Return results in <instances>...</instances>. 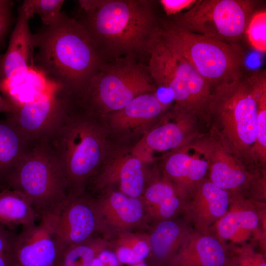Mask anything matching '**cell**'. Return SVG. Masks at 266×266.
I'll list each match as a JSON object with an SVG mask.
<instances>
[{
  "label": "cell",
  "instance_id": "6da1fadb",
  "mask_svg": "<svg viewBox=\"0 0 266 266\" xmlns=\"http://www.w3.org/2000/svg\"><path fill=\"white\" fill-rule=\"evenodd\" d=\"M61 101L60 112L40 139L58 162L70 197L86 192L115 146L102 118Z\"/></svg>",
  "mask_w": 266,
  "mask_h": 266
},
{
  "label": "cell",
  "instance_id": "7a4b0ae2",
  "mask_svg": "<svg viewBox=\"0 0 266 266\" xmlns=\"http://www.w3.org/2000/svg\"><path fill=\"white\" fill-rule=\"evenodd\" d=\"M84 26L105 61L123 57L148 61L159 29L154 1L150 0H80Z\"/></svg>",
  "mask_w": 266,
  "mask_h": 266
},
{
  "label": "cell",
  "instance_id": "3957f363",
  "mask_svg": "<svg viewBox=\"0 0 266 266\" xmlns=\"http://www.w3.org/2000/svg\"><path fill=\"white\" fill-rule=\"evenodd\" d=\"M34 63L67 98L78 97L105 61L84 26L62 12L58 20L33 35Z\"/></svg>",
  "mask_w": 266,
  "mask_h": 266
},
{
  "label": "cell",
  "instance_id": "277c9868",
  "mask_svg": "<svg viewBox=\"0 0 266 266\" xmlns=\"http://www.w3.org/2000/svg\"><path fill=\"white\" fill-rule=\"evenodd\" d=\"M257 106L250 74L212 91L208 129L214 133L235 156L257 169L253 153L256 138Z\"/></svg>",
  "mask_w": 266,
  "mask_h": 266
},
{
  "label": "cell",
  "instance_id": "5b68a950",
  "mask_svg": "<svg viewBox=\"0 0 266 266\" xmlns=\"http://www.w3.org/2000/svg\"><path fill=\"white\" fill-rule=\"evenodd\" d=\"M147 66L157 88L169 92L173 105L208 125L212 90L194 67L160 33L148 51Z\"/></svg>",
  "mask_w": 266,
  "mask_h": 266
},
{
  "label": "cell",
  "instance_id": "8992f818",
  "mask_svg": "<svg viewBox=\"0 0 266 266\" xmlns=\"http://www.w3.org/2000/svg\"><path fill=\"white\" fill-rule=\"evenodd\" d=\"M147 65L133 57L105 61L73 103L101 118L117 111L137 96L155 93Z\"/></svg>",
  "mask_w": 266,
  "mask_h": 266
},
{
  "label": "cell",
  "instance_id": "52a82bcc",
  "mask_svg": "<svg viewBox=\"0 0 266 266\" xmlns=\"http://www.w3.org/2000/svg\"><path fill=\"white\" fill-rule=\"evenodd\" d=\"M159 32L178 50L210 87L233 83L245 74V53L238 43L197 34L160 18Z\"/></svg>",
  "mask_w": 266,
  "mask_h": 266
},
{
  "label": "cell",
  "instance_id": "ba28073f",
  "mask_svg": "<svg viewBox=\"0 0 266 266\" xmlns=\"http://www.w3.org/2000/svg\"><path fill=\"white\" fill-rule=\"evenodd\" d=\"M23 194L40 218L58 214L69 199L60 166L46 143H33L5 182Z\"/></svg>",
  "mask_w": 266,
  "mask_h": 266
},
{
  "label": "cell",
  "instance_id": "9c48e42d",
  "mask_svg": "<svg viewBox=\"0 0 266 266\" xmlns=\"http://www.w3.org/2000/svg\"><path fill=\"white\" fill-rule=\"evenodd\" d=\"M256 3L253 0H200L186 12L168 19L190 32L238 43L245 36Z\"/></svg>",
  "mask_w": 266,
  "mask_h": 266
},
{
  "label": "cell",
  "instance_id": "30bf717a",
  "mask_svg": "<svg viewBox=\"0 0 266 266\" xmlns=\"http://www.w3.org/2000/svg\"><path fill=\"white\" fill-rule=\"evenodd\" d=\"M192 143L208 162L207 178L211 182L231 197L255 198L266 169H256L246 165L208 129Z\"/></svg>",
  "mask_w": 266,
  "mask_h": 266
},
{
  "label": "cell",
  "instance_id": "8fae6325",
  "mask_svg": "<svg viewBox=\"0 0 266 266\" xmlns=\"http://www.w3.org/2000/svg\"><path fill=\"white\" fill-rule=\"evenodd\" d=\"M203 127L207 128L199 118L173 104L132 150L151 164L155 154L165 155L199 138L206 132Z\"/></svg>",
  "mask_w": 266,
  "mask_h": 266
},
{
  "label": "cell",
  "instance_id": "7c38bea8",
  "mask_svg": "<svg viewBox=\"0 0 266 266\" xmlns=\"http://www.w3.org/2000/svg\"><path fill=\"white\" fill-rule=\"evenodd\" d=\"M266 203L231 197L227 212L209 233L225 247L254 243L266 252Z\"/></svg>",
  "mask_w": 266,
  "mask_h": 266
},
{
  "label": "cell",
  "instance_id": "4fadbf2b",
  "mask_svg": "<svg viewBox=\"0 0 266 266\" xmlns=\"http://www.w3.org/2000/svg\"><path fill=\"white\" fill-rule=\"evenodd\" d=\"M132 147L115 146L87 188L93 192L115 189L132 197H141L151 170Z\"/></svg>",
  "mask_w": 266,
  "mask_h": 266
},
{
  "label": "cell",
  "instance_id": "5bb4252c",
  "mask_svg": "<svg viewBox=\"0 0 266 266\" xmlns=\"http://www.w3.org/2000/svg\"><path fill=\"white\" fill-rule=\"evenodd\" d=\"M57 241L63 251L67 247L96 236H108L95 205L86 193L70 197L59 213L55 227Z\"/></svg>",
  "mask_w": 266,
  "mask_h": 266
},
{
  "label": "cell",
  "instance_id": "9a60e30c",
  "mask_svg": "<svg viewBox=\"0 0 266 266\" xmlns=\"http://www.w3.org/2000/svg\"><path fill=\"white\" fill-rule=\"evenodd\" d=\"M58 214L41 216L17 234L13 266H57L63 251L55 227Z\"/></svg>",
  "mask_w": 266,
  "mask_h": 266
},
{
  "label": "cell",
  "instance_id": "2e32d148",
  "mask_svg": "<svg viewBox=\"0 0 266 266\" xmlns=\"http://www.w3.org/2000/svg\"><path fill=\"white\" fill-rule=\"evenodd\" d=\"M171 106L161 101L155 93H144L103 119L112 136L124 141L138 140Z\"/></svg>",
  "mask_w": 266,
  "mask_h": 266
},
{
  "label": "cell",
  "instance_id": "e0dca14e",
  "mask_svg": "<svg viewBox=\"0 0 266 266\" xmlns=\"http://www.w3.org/2000/svg\"><path fill=\"white\" fill-rule=\"evenodd\" d=\"M100 193L94 201L108 236L132 231L149 220L141 197H130L115 189Z\"/></svg>",
  "mask_w": 266,
  "mask_h": 266
},
{
  "label": "cell",
  "instance_id": "ac0fdd59",
  "mask_svg": "<svg viewBox=\"0 0 266 266\" xmlns=\"http://www.w3.org/2000/svg\"><path fill=\"white\" fill-rule=\"evenodd\" d=\"M231 199L229 193L206 177L186 197L181 215L194 230L208 233L227 212Z\"/></svg>",
  "mask_w": 266,
  "mask_h": 266
},
{
  "label": "cell",
  "instance_id": "d6986e66",
  "mask_svg": "<svg viewBox=\"0 0 266 266\" xmlns=\"http://www.w3.org/2000/svg\"><path fill=\"white\" fill-rule=\"evenodd\" d=\"M208 168L207 159L191 142L164 155L159 170L186 198L207 177Z\"/></svg>",
  "mask_w": 266,
  "mask_h": 266
},
{
  "label": "cell",
  "instance_id": "ffe728a7",
  "mask_svg": "<svg viewBox=\"0 0 266 266\" xmlns=\"http://www.w3.org/2000/svg\"><path fill=\"white\" fill-rule=\"evenodd\" d=\"M62 107L56 87L44 90L33 99L16 106L14 113L8 114L28 141L38 140L54 121Z\"/></svg>",
  "mask_w": 266,
  "mask_h": 266
},
{
  "label": "cell",
  "instance_id": "44dd1931",
  "mask_svg": "<svg viewBox=\"0 0 266 266\" xmlns=\"http://www.w3.org/2000/svg\"><path fill=\"white\" fill-rule=\"evenodd\" d=\"M28 21L20 7L7 50L0 62V83L16 82L33 66L34 48Z\"/></svg>",
  "mask_w": 266,
  "mask_h": 266
},
{
  "label": "cell",
  "instance_id": "7402d4cb",
  "mask_svg": "<svg viewBox=\"0 0 266 266\" xmlns=\"http://www.w3.org/2000/svg\"><path fill=\"white\" fill-rule=\"evenodd\" d=\"M149 219L154 222L181 215L186 198L160 170H151L141 197Z\"/></svg>",
  "mask_w": 266,
  "mask_h": 266
},
{
  "label": "cell",
  "instance_id": "603a6c76",
  "mask_svg": "<svg viewBox=\"0 0 266 266\" xmlns=\"http://www.w3.org/2000/svg\"><path fill=\"white\" fill-rule=\"evenodd\" d=\"M178 216L154 222L148 233L150 253L145 261L150 266H168L176 252L193 230L187 220L181 215L180 218Z\"/></svg>",
  "mask_w": 266,
  "mask_h": 266
},
{
  "label": "cell",
  "instance_id": "cb8c5ba5",
  "mask_svg": "<svg viewBox=\"0 0 266 266\" xmlns=\"http://www.w3.org/2000/svg\"><path fill=\"white\" fill-rule=\"evenodd\" d=\"M226 248L210 233L193 229L168 266H225Z\"/></svg>",
  "mask_w": 266,
  "mask_h": 266
},
{
  "label": "cell",
  "instance_id": "d4e9b609",
  "mask_svg": "<svg viewBox=\"0 0 266 266\" xmlns=\"http://www.w3.org/2000/svg\"><path fill=\"white\" fill-rule=\"evenodd\" d=\"M32 144L11 119L0 120V183L2 185L5 187L8 177Z\"/></svg>",
  "mask_w": 266,
  "mask_h": 266
},
{
  "label": "cell",
  "instance_id": "484cf974",
  "mask_svg": "<svg viewBox=\"0 0 266 266\" xmlns=\"http://www.w3.org/2000/svg\"><path fill=\"white\" fill-rule=\"evenodd\" d=\"M40 219L28 199L17 191L5 188L0 191V225L14 230Z\"/></svg>",
  "mask_w": 266,
  "mask_h": 266
},
{
  "label": "cell",
  "instance_id": "4316f807",
  "mask_svg": "<svg viewBox=\"0 0 266 266\" xmlns=\"http://www.w3.org/2000/svg\"><path fill=\"white\" fill-rule=\"evenodd\" d=\"M257 106L256 138L253 158L255 166L266 169V71L250 73Z\"/></svg>",
  "mask_w": 266,
  "mask_h": 266
},
{
  "label": "cell",
  "instance_id": "83f0119b",
  "mask_svg": "<svg viewBox=\"0 0 266 266\" xmlns=\"http://www.w3.org/2000/svg\"><path fill=\"white\" fill-rule=\"evenodd\" d=\"M109 249L122 265L129 266L145 261L150 253L148 233L126 231L113 234Z\"/></svg>",
  "mask_w": 266,
  "mask_h": 266
},
{
  "label": "cell",
  "instance_id": "f1b7e54d",
  "mask_svg": "<svg viewBox=\"0 0 266 266\" xmlns=\"http://www.w3.org/2000/svg\"><path fill=\"white\" fill-rule=\"evenodd\" d=\"M109 246V238L97 236L70 245L62 252L57 266H91L96 256Z\"/></svg>",
  "mask_w": 266,
  "mask_h": 266
},
{
  "label": "cell",
  "instance_id": "f546056e",
  "mask_svg": "<svg viewBox=\"0 0 266 266\" xmlns=\"http://www.w3.org/2000/svg\"><path fill=\"white\" fill-rule=\"evenodd\" d=\"M254 243L226 247L225 266H266V253Z\"/></svg>",
  "mask_w": 266,
  "mask_h": 266
},
{
  "label": "cell",
  "instance_id": "4dcf8cb0",
  "mask_svg": "<svg viewBox=\"0 0 266 266\" xmlns=\"http://www.w3.org/2000/svg\"><path fill=\"white\" fill-rule=\"evenodd\" d=\"M64 2L63 0H25L20 7L29 20L37 14L48 26L59 18Z\"/></svg>",
  "mask_w": 266,
  "mask_h": 266
},
{
  "label": "cell",
  "instance_id": "1f68e13d",
  "mask_svg": "<svg viewBox=\"0 0 266 266\" xmlns=\"http://www.w3.org/2000/svg\"><path fill=\"white\" fill-rule=\"evenodd\" d=\"M245 36L256 51H266V10L255 11L247 25Z\"/></svg>",
  "mask_w": 266,
  "mask_h": 266
},
{
  "label": "cell",
  "instance_id": "d6a6232c",
  "mask_svg": "<svg viewBox=\"0 0 266 266\" xmlns=\"http://www.w3.org/2000/svg\"><path fill=\"white\" fill-rule=\"evenodd\" d=\"M17 234L0 225V266H13Z\"/></svg>",
  "mask_w": 266,
  "mask_h": 266
},
{
  "label": "cell",
  "instance_id": "836d02e7",
  "mask_svg": "<svg viewBox=\"0 0 266 266\" xmlns=\"http://www.w3.org/2000/svg\"><path fill=\"white\" fill-rule=\"evenodd\" d=\"M196 0H160L161 6L167 16H173L180 14L181 11L189 9L196 2Z\"/></svg>",
  "mask_w": 266,
  "mask_h": 266
},
{
  "label": "cell",
  "instance_id": "e575fe53",
  "mask_svg": "<svg viewBox=\"0 0 266 266\" xmlns=\"http://www.w3.org/2000/svg\"><path fill=\"white\" fill-rule=\"evenodd\" d=\"M12 6L11 1L0 0V41L4 37L10 26Z\"/></svg>",
  "mask_w": 266,
  "mask_h": 266
},
{
  "label": "cell",
  "instance_id": "d590c367",
  "mask_svg": "<svg viewBox=\"0 0 266 266\" xmlns=\"http://www.w3.org/2000/svg\"><path fill=\"white\" fill-rule=\"evenodd\" d=\"M15 110V108L1 95L0 90V112L8 114L14 113Z\"/></svg>",
  "mask_w": 266,
  "mask_h": 266
},
{
  "label": "cell",
  "instance_id": "8d00e7d4",
  "mask_svg": "<svg viewBox=\"0 0 266 266\" xmlns=\"http://www.w3.org/2000/svg\"><path fill=\"white\" fill-rule=\"evenodd\" d=\"M129 266H150L146 262H141L138 263L130 265Z\"/></svg>",
  "mask_w": 266,
  "mask_h": 266
},
{
  "label": "cell",
  "instance_id": "74e56055",
  "mask_svg": "<svg viewBox=\"0 0 266 266\" xmlns=\"http://www.w3.org/2000/svg\"><path fill=\"white\" fill-rule=\"evenodd\" d=\"M6 188L3 185H2L1 183H0V191L3 189L4 188Z\"/></svg>",
  "mask_w": 266,
  "mask_h": 266
},
{
  "label": "cell",
  "instance_id": "f35d334b",
  "mask_svg": "<svg viewBox=\"0 0 266 266\" xmlns=\"http://www.w3.org/2000/svg\"><path fill=\"white\" fill-rule=\"evenodd\" d=\"M2 55H0V62L2 58Z\"/></svg>",
  "mask_w": 266,
  "mask_h": 266
}]
</instances>
